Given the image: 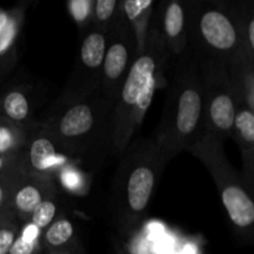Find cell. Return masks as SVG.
<instances>
[{
  "instance_id": "obj_12",
  "label": "cell",
  "mask_w": 254,
  "mask_h": 254,
  "mask_svg": "<svg viewBox=\"0 0 254 254\" xmlns=\"http://www.w3.org/2000/svg\"><path fill=\"white\" fill-rule=\"evenodd\" d=\"M155 26L170 60L175 59L188 46L185 0H170L161 2Z\"/></svg>"
},
{
  "instance_id": "obj_9",
  "label": "cell",
  "mask_w": 254,
  "mask_h": 254,
  "mask_svg": "<svg viewBox=\"0 0 254 254\" xmlns=\"http://www.w3.org/2000/svg\"><path fill=\"white\" fill-rule=\"evenodd\" d=\"M107 36L108 31L94 26L84 35L74 59L69 81L60 98H77L99 89Z\"/></svg>"
},
{
  "instance_id": "obj_23",
  "label": "cell",
  "mask_w": 254,
  "mask_h": 254,
  "mask_svg": "<svg viewBox=\"0 0 254 254\" xmlns=\"http://www.w3.org/2000/svg\"><path fill=\"white\" fill-rule=\"evenodd\" d=\"M20 171V170H19ZM19 171L11 174V175L0 176V210L9 211V201L10 195H11L12 183H14V178Z\"/></svg>"
},
{
  "instance_id": "obj_24",
  "label": "cell",
  "mask_w": 254,
  "mask_h": 254,
  "mask_svg": "<svg viewBox=\"0 0 254 254\" xmlns=\"http://www.w3.org/2000/svg\"><path fill=\"white\" fill-rule=\"evenodd\" d=\"M19 170H21V156H20V154L0 155V176L11 175Z\"/></svg>"
},
{
  "instance_id": "obj_16",
  "label": "cell",
  "mask_w": 254,
  "mask_h": 254,
  "mask_svg": "<svg viewBox=\"0 0 254 254\" xmlns=\"http://www.w3.org/2000/svg\"><path fill=\"white\" fill-rule=\"evenodd\" d=\"M26 126H19L0 116V155L20 154L27 140Z\"/></svg>"
},
{
  "instance_id": "obj_7",
  "label": "cell",
  "mask_w": 254,
  "mask_h": 254,
  "mask_svg": "<svg viewBox=\"0 0 254 254\" xmlns=\"http://www.w3.org/2000/svg\"><path fill=\"white\" fill-rule=\"evenodd\" d=\"M205 89L206 134L223 143L232 138L237 109L246 106L240 87L227 67L213 61H198Z\"/></svg>"
},
{
  "instance_id": "obj_8",
  "label": "cell",
  "mask_w": 254,
  "mask_h": 254,
  "mask_svg": "<svg viewBox=\"0 0 254 254\" xmlns=\"http://www.w3.org/2000/svg\"><path fill=\"white\" fill-rule=\"evenodd\" d=\"M139 52L140 49L135 32L119 9L116 21L108 30L107 49L99 83V89L113 102L116 101L119 89Z\"/></svg>"
},
{
  "instance_id": "obj_20",
  "label": "cell",
  "mask_w": 254,
  "mask_h": 254,
  "mask_svg": "<svg viewBox=\"0 0 254 254\" xmlns=\"http://www.w3.org/2000/svg\"><path fill=\"white\" fill-rule=\"evenodd\" d=\"M20 227L15 216H9L0 221V254H7L19 235Z\"/></svg>"
},
{
  "instance_id": "obj_17",
  "label": "cell",
  "mask_w": 254,
  "mask_h": 254,
  "mask_svg": "<svg viewBox=\"0 0 254 254\" xmlns=\"http://www.w3.org/2000/svg\"><path fill=\"white\" fill-rule=\"evenodd\" d=\"M121 9L119 0H96L92 9V22L94 27L108 31Z\"/></svg>"
},
{
  "instance_id": "obj_13",
  "label": "cell",
  "mask_w": 254,
  "mask_h": 254,
  "mask_svg": "<svg viewBox=\"0 0 254 254\" xmlns=\"http://www.w3.org/2000/svg\"><path fill=\"white\" fill-rule=\"evenodd\" d=\"M232 138L237 141L242 151L245 163V181L248 191L253 193V168H254V113L253 109L242 106L237 109L233 123Z\"/></svg>"
},
{
  "instance_id": "obj_14",
  "label": "cell",
  "mask_w": 254,
  "mask_h": 254,
  "mask_svg": "<svg viewBox=\"0 0 254 254\" xmlns=\"http://www.w3.org/2000/svg\"><path fill=\"white\" fill-rule=\"evenodd\" d=\"M44 247L50 254H68L69 246L76 241V228L67 217H57L41 232Z\"/></svg>"
},
{
  "instance_id": "obj_21",
  "label": "cell",
  "mask_w": 254,
  "mask_h": 254,
  "mask_svg": "<svg viewBox=\"0 0 254 254\" xmlns=\"http://www.w3.org/2000/svg\"><path fill=\"white\" fill-rule=\"evenodd\" d=\"M69 14L78 24H87L92 17L93 1L92 0H71L67 2Z\"/></svg>"
},
{
  "instance_id": "obj_6",
  "label": "cell",
  "mask_w": 254,
  "mask_h": 254,
  "mask_svg": "<svg viewBox=\"0 0 254 254\" xmlns=\"http://www.w3.org/2000/svg\"><path fill=\"white\" fill-rule=\"evenodd\" d=\"M222 141L211 134H206L191 148L212 174L221 195L223 206L232 225L242 236H252L254 225V202L243 179L237 175L223 153Z\"/></svg>"
},
{
  "instance_id": "obj_22",
  "label": "cell",
  "mask_w": 254,
  "mask_h": 254,
  "mask_svg": "<svg viewBox=\"0 0 254 254\" xmlns=\"http://www.w3.org/2000/svg\"><path fill=\"white\" fill-rule=\"evenodd\" d=\"M60 180L62 181L64 186L68 190L76 191L79 189L84 188V180L81 178V175L78 174V171H76L74 169L69 168L68 165L66 168L62 169V171L59 175Z\"/></svg>"
},
{
  "instance_id": "obj_3",
  "label": "cell",
  "mask_w": 254,
  "mask_h": 254,
  "mask_svg": "<svg viewBox=\"0 0 254 254\" xmlns=\"http://www.w3.org/2000/svg\"><path fill=\"white\" fill-rule=\"evenodd\" d=\"M114 102L101 89L77 97L60 98L41 123L69 160H93L112 150Z\"/></svg>"
},
{
  "instance_id": "obj_10",
  "label": "cell",
  "mask_w": 254,
  "mask_h": 254,
  "mask_svg": "<svg viewBox=\"0 0 254 254\" xmlns=\"http://www.w3.org/2000/svg\"><path fill=\"white\" fill-rule=\"evenodd\" d=\"M20 156L21 170L25 174L51 181H54V178L59 176L62 169L66 168L71 161L41 127L29 130L27 140Z\"/></svg>"
},
{
  "instance_id": "obj_26",
  "label": "cell",
  "mask_w": 254,
  "mask_h": 254,
  "mask_svg": "<svg viewBox=\"0 0 254 254\" xmlns=\"http://www.w3.org/2000/svg\"><path fill=\"white\" fill-rule=\"evenodd\" d=\"M10 17H11V12L0 9V35H1V32L6 29L7 24H9L10 21Z\"/></svg>"
},
{
  "instance_id": "obj_28",
  "label": "cell",
  "mask_w": 254,
  "mask_h": 254,
  "mask_svg": "<svg viewBox=\"0 0 254 254\" xmlns=\"http://www.w3.org/2000/svg\"><path fill=\"white\" fill-rule=\"evenodd\" d=\"M1 60H4V57H1V59H0V61H1Z\"/></svg>"
},
{
  "instance_id": "obj_1",
  "label": "cell",
  "mask_w": 254,
  "mask_h": 254,
  "mask_svg": "<svg viewBox=\"0 0 254 254\" xmlns=\"http://www.w3.org/2000/svg\"><path fill=\"white\" fill-rule=\"evenodd\" d=\"M169 64L165 104L153 138L166 164L206 135L205 89L197 59L186 46Z\"/></svg>"
},
{
  "instance_id": "obj_27",
  "label": "cell",
  "mask_w": 254,
  "mask_h": 254,
  "mask_svg": "<svg viewBox=\"0 0 254 254\" xmlns=\"http://www.w3.org/2000/svg\"><path fill=\"white\" fill-rule=\"evenodd\" d=\"M11 215H12V213L9 212V211H2V210H0V221L5 220V218L9 217V216H11ZM12 216H14V215H12Z\"/></svg>"
},
{
  "instance_id": "obj_15",
  "label": "cell",
  "mask_w": 254,
  "mask_h": 254,
  "mask_svg": "<svg viewBox=\"0 0 254 254\" xmlns=\"http://www.w3.org/2000/svg\"><path fill=\"white\" fill-rule=\"evenodd\" d=\"M31 102L26 88L15 87L5 92L0 99V116L19 126H25L31 116Z\"/></svg>"
},
{
  "instance_id": "obj_11",
  "label": "cell",
  "mask_w": 254,
  "mask_h": 254,
  "mask_svg": "<svg viewBox=\"0 0 254 254\" xmlns=\"http://www.w3.org/2000/svg\"><path fill=\"white\" fill-rule=\"evenodd\" d=\"M54 195H56L54 181L20 170L12 183L9 210L19 220H29L35 208Z\"/></svg>"
},
{
  "instance_id": "obj_25",
  "label": "cell",
  "mask_w": 254,
  "mask_h": 254,
  "mask_svg": "<svg viewBox=\"0 0 254 254\" xmlns=\"http://www.w3.org/2000/svg\"><path fill=\"white\" fill-rule=\"evenodd\" d=\"M246 37H247V44L250 47L251 52L254 54V16L250 17L247 22V26H246Z\"/></svg>"
},
{
  "instance_id": "obj_18",
  "label": "cell",
  "mask_w": 254,
  "mask_h": 254,
  "mask_svg": "<svg viewBox=\"0 0 254 254\" xmlns=\"http://www.w3.org/2000/svg\"><path fill=\"white\" fill-rule=\"evenodd\" d=\"M40 240L41 232L27 222L26 226L19 231V235L7 254H36L40 248Z\"/></svg>"
},
{
  "instance_id": "obj_2",
  "label": "cell",
  "mask_w": 254,
  "mask_h": 254,
  "mask_svg": "<svg viewBox=\"0 0 254 254\" xmlns=\"http://www.w3.org/2000/svg\"><path fill=\"white\" fill-rule=\"evenodd\" d=\"M215 0H186V40L197 61L225 64L237 84L253 72V57L246 37L250 17Z\"/></svg>"
},
{
  "instance_id": "obj_4",
  "label": "cell",
  "mask_w": 254,
  "mask_h": 254,
  "mask_svg": "<svg viewBox=\"0 0 254 254\" xmlns=\"http://www.w3.org/2000/svg\"><path fill=\"white\" fill-rule=\"evenodd\" d=\"M170 56L154 20H150L144 47L129 69L114 101L112 153L122 158L139 130L156 88L165 79Z\"/></svg>"
},
{
  "instance_id": "obj_5",
  "label": "cell",
  "mask_w": 254,
  "mask_h": 254,
  "mask_svg": "<svg viewBox=\"0 0 254 254\" xmlns=\"http://www.w3.org/2000/svg\"><path fill=\"white\" fill-rule=\"evenodd\" d=\"M165 166L153 138L134 144L122 155L112 191V212L122 233L131 232L141 222Z\"/></svg>"
},
{
  "instance_id": "obj_19",
  "label": "cell",
  "mask_w": 254,
  "mask_h": 254,
  "mask_svg": "<svg viewBox=\"0 0 254 254\" xmlns=\"http://www.w3.org/2000/svg\"><path fill=\"white\" fill-rule=\"evenodd\" d=\"M57 212H59V205L56 201V195L46 198L42 201L39 206L34 210V212L30 215L27 222L31 223L32 226L37 228L40 232L46 230L52 222L57 218Z\"/></svg>"
}]
</instances>
